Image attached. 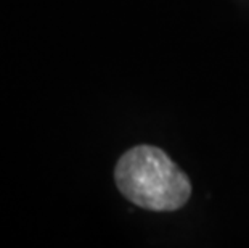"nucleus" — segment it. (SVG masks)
Returning <instances> with one entry per match:
<instances>
[{"instance_id": "nucleus-1", "label": "nucleus", "mask_w": 249, "mask_h": 248, "mask_svg": "<svg viewBox=\"0 0 249 248\" xmlns=\"http://www.w3.org/2000/svg\"><path fill=\"white\" fill-rule=\"evenodd\" d=\"M116 186L130 203L148 211H177L188 202V176L158 147L139 145L119 158Z\"/></svg>"}]
</instances>
